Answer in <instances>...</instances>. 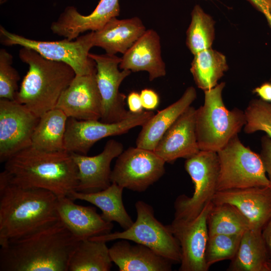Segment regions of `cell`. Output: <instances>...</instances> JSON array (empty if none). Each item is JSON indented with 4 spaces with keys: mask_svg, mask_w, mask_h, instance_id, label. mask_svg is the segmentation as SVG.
Segmentation results:
<instances>
[{
    "mask_svg": "<svg viewBox=\"0 0 271 271\" xmlns=\"http://www.w3.org/2000/svg\"><path fill=\"white\" fill-rule=\"evenodd\" d=\"M58 197L37 188L11 183L5 171L0 174V245L57 222Z\"/></svg>",
    "mask_w": 271,
    "mask_h": 271,
    "instance_id": "cell-1",
    "label": "cell"
},
{
    "mask_svg": "<svg viewBox=\"0 0 271 271\" xmlns=\"http://www.w3.org/2000/svg\"><path fill=\"white\" fill-rule=\"evenodd\" d=\"M78 239L59 220L0 249V271H68Z\"/></svg>",
    "mask_w": 271,
    "mask_h": 271,
    "instance_id": "cell-2",
    "label": "cell"
},
{
    "mask_svg": "<svg viewBox=\"0 0 271 271\" xmlns=\"http://www.w3.org/2000/svg\"><path fill=\"white\" fill-rule=\"evenodd\" d=\"M9 181L17 185L49 191L58 197L76 191L78 168L71 153L47 152L30 146L6 162Z\"/></svg>",
    "mask_w": 271,
    "mask_h": 271,
    "instance_id": "cell-3",
    "label": "cell"
},
{
    "mask_svg": "<svg viewBox=\"0 0 271 271\" xmlns=\"http://www.w3.org/2000/svg\"><path fill=\"white\" fill-rule=\"evenodd\" d=\"M19 57L29 69L15 100L40 117L55 107L76 74L69 65L47 59L30 48L22 47Z\"/></svg>",
    "mask_w": 271,
    "mask_h": 271,
    "instance_id": "cell-4",
    "label": "cell"
},
{
    "mask_svg": "<svg viewBox=\"0 0 271 271\" xmlns=\"http://www.w3.org/2000/svg\"><path fill=\"white\" fill-rule=\"evenodd\" d=\"M225 83L222 82L204 91V101L196 109V133L200 150L217 152L246 123L244 111L237 108L228 109L222 98Z\"/></svg>",
    "mask_w": 271,
    "mask_h": 271,
    "instance_id": "cell-5",
    "label": "cell"
},
{
    "mask_svg": "<svg viewBox=\"0 0 271 271\" xmlns=\"http://www.w3.org/2000/svg\"><path fill=\"white\" fill-rule=\"evenodd\" d=\"M93 32H90L72 40L40 41L11 33L0 27L1 42L3 45L31 49L47 59L69 65L78 75L96 72L95 62L89 56V51L93 47Z\"/></svg>",
    "mask_w": 271,
    "mask_h": 271,
    "instance_id": "cell-6",
    "label": "cell"
},
{
    "mask_svg": "<svg viewBox=\"0 0 271 271\" xmlns=\"http://www.w3.org/2000/svg\"><path fill=\"white\" fill-rule=\"evenodd\" d=\"M219 173L217 191L252 187H269L259 154L245 146L238 135L217 152Z\"/></svg>",
    "mask_w": 271,
    "mask_h": 271,
    "instance_id": "cell-7",
    "label": "cell"
},
{
    "mask_svg": "<svg viewBox=\"0 0 271 271\" xmlns=\"http://www.w3.org/2000/svg\"><path fill=\"white\" fill-rule=\"evenodd\" d=\"M135 207L137 219L129 228L89 239L106 242L117 239L132 241L148 246L173 263H180L179 243L167 225L155 217L153 207L141 200L136 203Z\"/></svg>",
    "mask_w": 271,
    "mask_h": 271,
    "instance_id": "cell-8",
    "label": "cell"
},
{
    "mask_svg": "<svg viewBox=\"0 0 271 271\" xmlns=\"http://www.w3.org/2000/svg\"><path fill=\"white\" fill-rule=\"evenodd\" d=\"M185 169L192 179L194 191L191 197L182 195L177 198L174 218L190 220L212 201L217 191L220 169L217 153L200 150L186 159Z\"/></svg>",
    "mask_w": 271,
    "mask_h": 271,
    "instance_id": "cell-9",
    "label": "cell"
},
{
    "mask_svg": "<svg viewBox=\"0 0 271 271\" xmlns=\"http://www.w3.org/2000/svg\"><path fill=\"white\" fill-rule=\"evenodd\" d=\"M165 163L153 151L129 147L117 157L111 182L124 189L144 192L164 175Z\"/></svg>",
    "mask_w": 271,
    "mask_h": 271,
    "instance_id": "cell-10",
    "label": "cell"
},
{
    "mask_svg": "<svg viewBox=\"0 0 271 271\" xmlns=\"http://www.w3.org/2000/svg\"><path fill=\"white\" fill-rule=\"evenodd\" d=\"M154 114L151 111L131 112L126 118L112 123L69 117L64 137L65 150L69 153L87 155L98 141L125 133L138 126H142Z\"/></svg>",
    "mask_w": 271,
    "mask_h": 271,
    "instance_id": "cell-11",
    "label": "cell"
},
{
    "mask_svg": "<svg viewBox=\"0 0 271 271\" xmlns=\"http://www.w3.org/2000/svg\"><path fill=\"white\" fill-rule=\"evenodd\" d=\"M89 56L96 64V79L102 102L100 121L112 123L126 118L131 112L125 109L126 96L119 89L122 82L131 72L120 70L121 58L116 55L89 53Z\"/></svg>",
    "mask_w": 271,
    "mask_h": 271,
    "instance_id": "cell-12",
    "label": "cell"
},
{
    "mask_svg": "<svg viewBox=\"0 0 271 271\" xmlns=\"http://www.w3.org/2000/svg\"><path fill=\"white\" fill-rule=\"evenodd\" d=\"M39 117L16 100L0 98V161L5 162L32 145Z\"/></svg>",
    "mask_w": 271,
    "mask_h": 271,
    "instance_id": "cell-13",
    "label": "cell"
},
{
    "mask_svg": "<svg viewBox=\"0 0 271 271\" xmlns=\"http://www.w3.org/2000/svg\"><path fill=\"white\" fill-rule=\"evenodd\" d=\"M207 204L201 213L190 220L174 218L167 227L181 248L180 271H208L205 252L209 238L207 217L212 206Z\"/></svg>",
    "mask_w": 271,
    "mask_h": 271,
    "instance_id": "cell-14",
    "label": "cell"
},
{
    "mask_svg": "<svg viewBox=\"0 0 271 271\" xmlns=\"http://www.w3.org/2000/svg\"><path fill=\"white\" fill-rule=\"evenodd\" d=\"M95 74L76 75L61 94L55 108L78 120H99L102 102Z\"/></svg>",
    "mask_w": 271,
    "mask_h": 271,
    "instance_id": "cell-15",
    "label": "cell"
},
{
    "mask_svg": "<svg viewBox=\"0 0 271 271\" xmlns=\"http://www.w3.org/2000/svg\"><path fill=\"white\" fill-rule=\"evenodd\" d=\"M123 151L122 144L114 140L108 141L99 154L94 156L71 153L78 168L76 191L96 192L107 188L110 180L112 161Z\"/></svg>",
    "mask_w": 271,
    "mask_h": 271,
    "instance_id": "cell-16",
    "label": "cell"
},
{
    "mask_svg": "<svg viewBox=\"0 0 271 271\" xmlns=\"http://www.w3.org/2000/svg\"><path fill=\"white\" fill-rule=\"evenodd\" d=\"M119 0H100L89 15L80 14L74 6H67L50 29L53 34L72 40L87 31L101 29L110 20L120 14Z\"/></svg>",
    "mask_w": 271,
    "mask_h": 271,
    "instance_id": "cell-17",
    "label": "cell"
},
{
    "mask_svg": "<svg viewBox=\"0 0 271 271\" xmlns=\"http://www.w3.org/2000/svg\"><path fill=\"white\" fill-rule=\"evenodd\" d=\"M212 203L235 207L248 220L250 228L262 230L271 219V189L252 187L217 191Z\"/></svg>",
    "mask_w": 271,
    "mask_h": 271,
    "instance_id": "cell-18",
    "label": "cell"
},
{
    "mask_svg": "<svg viewBox=\"0 0 271 271\" xmlns=\"http://www.w3.org/2000/svg\"><path fill=\"white\" fill-rule=\"evenodd\" d=\"M196 109L189 106L162 137L154 152L166 163L186 159L200 149L196 133Z\"/></svg>",
    "mask_w": 271,
    "mask_h": 271,
    "instance_id": "cell-19",
    "label": "cell"
},
{
    "mask_svg": "<svg viewBox=\"0 0 271 271\" xmlns=\"http://www.w3.org/2000/svg\"><path fill=\"white\" fill-rule=\"evenodd\" d=\"M68 196L58 197L59 220L79 240L111 232L113 225L105 221L95 208L76 204Z\"/></svg>",
    "mask_w": 271,
    "mask_h": 271,
    "instance_id": "cell-20",
    "label": "cell"
},
{
    "mask_svg": "<svg viewBox=\"0 0 271 271\" xmlns=\"http://www.w3.org/2000/svg\"><path fill=\"white\" fill-rule=\"evenodd\" d=\"M121 58L120 69L147 72L150 81L166 74L165 64L161 56L160 38L153 29L147 30Z\"/></svg>",
    "mask_w": 271,
    "mask_h": 271,
    "instance_id": "cell-21",
    "label": "cell"
},
{
    "mask_svg": "<svg viewBox=\"0 0 271 271\" xmlns=\"http://www.w3.org/2000/svg\"><path fill=\"white\" fill-rule=\"evenodd\" d=\"M119 271H170L173 263L144 245L119 239L109 248Z\"/></svg>",
    "mask_w": 271,
    "mask_h": 271,
    "instance_id": "cell-22",
    "label": "cell"
},
{
    "mask_svg": "<svg viewBox=\"0 0 271 271\" xmlns=\"http://www.w3.org/2000/svg\"><path fill=\"white\" fill-rule=\"evenodd\" d=\"M146 30L138 17L113 18L101 29L93 32V47L101 48L110 55L124 54Z\"/></svg>",
    "mask_w": 271,
    "mask_h": 271,
    "instance_id": "cell-23",
    "label": "cell"
},
{
    "mask_svg": "<svg viewBox=\"0 0 271 271\" xmlns=\"http://www.w3.org/2000/svg\"><path fill=\"white\" fill-rule=\"evenodd\" d=\"M196 97L195 88L190 86L178 100L154 114L142 126L136 146L154 151L165 133Z\"/></svg>",
    "mask_w": 271,
    "mask_h": 271,
    "instance_id": "cell-24",
    "label": "cell"
},
{
    "mask_svg": "<svg viewBox=\"0 0 271 271\" xmlns=\"http://www.w3.org/2000/svg\"><path fill=\"white\" fill-rule=\"evenodd\" d=\"M123 188L111 183L107 188L92 193L74 191L69 196L73 200L88 202L100 209L101 217L106 221L117 222L122 228L126 229L133 223L124 206L122 201Z\"/></svg>",
    "mask_w": 271,
    "mask_h": 271,
    "instance_id": "cell-25",
    "label": "cell"
},
{
    "mask_svg": "<svg viewBox=\"0 0 271 271\" xmlns=\"http://www.w3.org/2000/svg\"><path fill=\"white\" fill-rule=\"evenodd\" d=\"M269 259L262 231L249 228L242 234L237 251L227 270L269 271Z\"/></svg>",
    "mask_w": 271,
    "mask_h": 271,
    "instance_id": "cell-26",
    "label": "cell"
},
{
    "mask_svg": "<svg viewBox=\"0 0 271 271\" xmlns=\"http://www.w3.org/2000/svg\"><path fill=\"white\" fill-rule=\"evenodd\" d=\"M67 116L54 108L39 117L32 137L31 146L39 150L56 152L65 150L64 137Z\"/></svg>",
    "mask_w": 271,
    "mask_h": 271,
    "instance_id": "cell-27",
    "label": "cell"
},
{
    "mask_svg": "<svg viewBox=\"0 0 271 271\" xmlns=\"http://www.w3.org/2000/svg\"><path fill=\"white\" fill-rule=\"evenodd\" d=\"M228 69L225 56L211 48L194 55L190 71L197 87L205 91L216 86Z\"/></svg>",
    "mask_w": 271,
    "mask_h": 271,
    "instance_id": "cell-28",
    "label": "cell"
},
{
    "mask_svg": "<svg viewBox=\"0 0 271 271\" xmlns=\"http://www.w3.org/2000/svg\"><path fill=\"white\" fill-rule=\"evenodd\" d=\"M112 262L106 242L86 239L80 240L73 251L68 271H109Z\"/></svg>",
    "mask_w": 271,
    "mask_h": 271,
    "instance_id": "cell-29",
    "label": "cell"
},
{
    "mask_svg": "<svg viewBox=\"0 0 271 271\" xmlns=\"http://www.w3.org/2000/svg\"><path fill=\"white\" fill-rule=\"evenodd\" d=\"M209 236L214 234H242L250 228L245 217L229 204H214L207 217Z\"/></svg>",
    "mask_w": 271,
    "mask_h": 271,
    "instance_id": "cell-30",
    "label": "cell"
},
{
    "mask_svg": "<svg viewBox=\"0 0 271 271\" xmlns=\"http://www.w3.org/2000/svg\"><path fill=\"white\" fill-rule=\"evenodd\" d=\"M215 24L213 18L200 5L194 6L186 41L187 47L193 55L212 48L215 36Z\"/></svg>",
    "mask_w": 271,
    "mask_h": 271,
    "instance_id": "cell-31",
    "label": "cell"
},
{
    "mask_svg": "<svg viewBox=\"0 0 271 271\" xmlns=\"http://www.w3.org/2000/svg\"><path fill=\"white\" fill-rule=\"evenodd\" d=\"M242 234H214L209 236L205 261L209 268L216 262L231 260L238 249Z\"/></svg>",
    "mask_w": 271,
    "mask_h": 271,
    "instance_id": "cell-32",
    "label": "cell"
},
{
    "mask_svg": "<svg viewBox=\"0 0 271 271\" xmlns=\"http://www.w3.org/2000/svg\"><path fill=\"white\" fill-rule=\"evenodd\" d=\"M244 113L246 123L243 130L246 133L264 132L271 139V102L261 99L251 100Z\"/></svg>",
    "mask_w": 271,
    "mask_h": 271,
    "instance_id": "cell-33",
    "label": "cell"
},
{
    "mask_svg": "<svg viewBox=\"0 0 271 271\" xmlns=\"http://www.w3.org/2000/svg\"><path fill=\"white\" fill-rule=\"evenodd\" d=\"M13 56L5 49L0 50V98L15 100L20 76L12 66Z\"/></svg>",
    "mask_w": 271,
    "mask_h": 271,
    "instance_id": "cell-34",
    "label": "cell"
},
{
    "mask_svg": "<svg viewBox=\"0 0 271 271\" xmlns=\"http://www.w3.org/2000/svg\"><path fill=\"white\" fill-rule=\"evenodd\" d=\"M260 156L268 179L271 189V139L266 134L262 136L260 140Z\"/></svg>",
    "mask_w": 271,
    "mask_h": 271,
    "instance_id": "cell-35",
    "label": "cell"
},
{
    "mask_svg": "<svg viewBox=\"0 0 271 271\" xmlns=\"http://www.w3.org/2000/svg\"><path fill=\"white\" fill-rule=\"evenodd\" d=\"M140 96L143 107L147 110H154L159 105V96L156 92L152 89H143L140 93Z\"/></svg>",
    "mask_w": 271,
    "mask_h": 271,
    "instance_id": "cell-36",
    "label": "cell"
},
{
    "mask_svg": "<svg viewBox=\"0 0 271 271\" xmlns=\"http://www.w3.org/2000/svg\"><path fill=\"white\" fill-rule=\"evenodd\" d=\"M129 111L132 113H139L144 108L140 96V93L136 91L130 92L127 98Z\"/></svg>",
    "mask_w": 271,
    "mask_h": 271,
    "instance_id": "cell-37",
    "label": "cell"
},
{
    "mask_svg": "<svg viewBox=\"0 0 271 271\" xmlns=\"http://www.w3.org/2000/svg\"><path fill=\"white\" fill-rule=\"evenodd\" d=\"M253 93L258 95L261 100L271 102V83L265 82L255 87Z\"/></svg>",
    "mask_w": 271,
    "mask_h": 271,
    "instance_id": "cell-38",
    "label": "cell"
},
{
    "mask_svg": "<svg viewBox=\"0 0 271 271\" xmlns=\"http://www.w3.org/2000/svg\"><path fill=\"white\" fill-rule=\"evenodd\" d=\"M262 235L271 259V219L267 223L262 230Z\"/></svg>",
    "mask_w": 271,
    "mask_h": 271,
    "instance_id": "cell-39",
    "label": "cell"
},
{
    "mask_svg": "<svg viewBox=\"0 0 271 271\" xmlns=\"http://www.w3.org/2000/svg\"><path fill=\"white\" fill-rule=\"evenodd\" d=\"M256 10L263 14L270 11L265 0H247Z\"/></svg>",
    "mask_w": 271,
    "mask_h": 271,
    "instance_id": "cell-40",
    "label": "cell"
},
{
    "mask_svg": "<svg viewBox=\"0 0 271 271\" xmlns=\"http://www.w3.org/2000/svg\"><path fill=\"white\" fill-rule=\"evenodd\" d=\"M263 15L265 17V19L267 22V23L268 25L269 26L270 28H271V12L270 11L266 12Z\"/></svg>",
    "mask_w": 271,
    "mask_h": 271,
    "instance_id": "cell-41",
    "label": "cell"
},
{
    "mask_svg": "<svg viewBox=\"0 0 271 271\" xmlns=\"http://www.w3.org/2000/svg\"><path fill=\"white\" fill-rule=\"evenodd\" d=\"M268 8L271 12V0H265Z\"/></svg>",
    "mask_w": 271,
    "mask_h": 271,
    "instance_id": "cell-42",
    "label": "cell"
},
{
    "mask_svg": "<svg viewBox=\"0 0 271 271\" xmlns=\"http://www.w3.org/2000/svg\"><path fill=\"white\" fill-rule=\"evenodd\" d=\"M268 266L269 271H271V259H270L268 261Z\"/></svg>",
    "mask_w": 271,
    "mask_h": 271,
    "instance_id": "cell-43",
    "label": "cell"
},
{
    "mask_svg": "<svg viewBox=\"0 0 271 271\" xmlns=\"http://www.w3.org/2000/svg\"><path fill=\"white\" fill-rule=\"evenodd\" d=\"M8 0H0V4H3L6 2Z\"/></svg>",
    "mask_w": 271,
    "mask_h": 271,
    "instance_id": "cell-44",
    "label": "cell"
}]
</instances>
